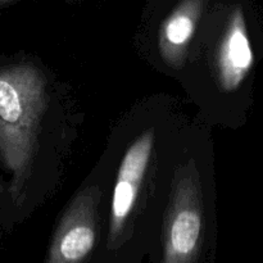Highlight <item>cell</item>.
<instances>
[{
    "instance_id": "cell-1",
    "label": "cell",
    "mask_w": 263,
    "mask_h": 263,
    "mask_svg": "<svg viewBox=\"0 0 263 263\" xmlns=\"http://www.w3.org/2000/svg\"><path fill=\"white\" fill-rule=\"evenodd\" d=\"M45 108V79L28 64L0 69V157L12 172L10 193L20 202L33 141Z\"/></svg>"
},
{
    "instance_id": "cell-2",
    "label": "cell",
    "mask_w": 263,
    "mask_h": 263,
    "mask_svg": "<svg viewBox=\"0 0 263 263\" xmlns=\"http://www.w3.org/2000/svg\"><path fill=\"white\" fill-rule=\"evenodd\" d=\"M166 225L163 263H192L203 230L199 179L192 162L177 172Z\"/></svg>"
},
{
    "instance_id": "cell-3",
    "label": "cell",
    "mask_w": 263,
    "mask_h": 263,
    "mask_svg": "<svg viewBox=\"0 0 263 263\" xmlns=\"http://www.w3.org/2000/svg\"><path fill=\"white\" fill-rule=\"evenodd\" d=\"M99 197L97 187H87L73 200L57 229L49 263H80L91 252Z\"/></svg>"
},
{
    "instance_id": "cell-4",
    "label": "cell",
    "mask_w": 263,
    "mask_h": 263,
    "mask_svg": "<svg viewBox=\"0 0 263 263\" xmlns=\"http://www.w3.org/2000/svg\"><path fill=\"white\" fill-rule=\"evenodd\" d=\"M153 145L154 131H145L131 144L121 162L110 208L109 241H115L122 234L135 207L139 190L151 161Z\"/></svg>"
},
{
    "instance_id": "cell-5",
    "label": "cell",
    "mask_w": 263,
    "mask_h": 263,
    "mask_svg": "<svg viewBox=\"0 0 263 263\" xmlns=\"http://www.w3.org/2000/svg\"><path fill=\"white\" fill-rule=\"evenodd\" d=\"M252 62L253 55L248 37L240 17H236L226 33L218 54V76L221 86L226 91L236 89L251 68Z\"/></svg>"
},
{
    "instance_id": "cell-6",
    "label": "cell",
    "mask_w": 263,
    "mask_h": 263,
    "mask_svg": "<svg viewBox=\"0 0 263 263\" xmlns=\"http://www.w3.org/2000/svg\"><path fill=\"white\" fill-rule=\"evenodd\" d=\"M198 9L186 5L176 10L164 22L159 39V49L163 61L168 66L179 68L185 61L186 48L194 35Z\"/></svg>"
}]
</instances>
